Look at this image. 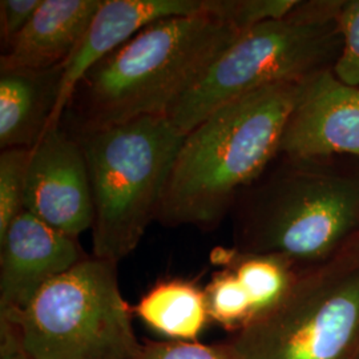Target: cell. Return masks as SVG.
Listing matches in <instances>:
<instances>
[{
  "label": "cell",
  "mask_w": 359,
  "mask_h": 359,
  "mask_svg": "<svg viewBox=\"0 0 359 359\" xmlns=\"http://www.w3.org/2000/svg\"><path fill=\"white\" fill-rule=\"evenodd\" d=\"M133 311L154 330L176 341H194L209 320L205 292L179 278L156 283Z\"/></svg>",
  "instance_id": "obj_14"
},
{
  "label": "cell",
  "mask_w": 359,
  "mask_h": 359,
  "mask_svg": "<svg viewBox=\"0 0 359 359\" xmlns=\"http://www.w3.org/2000/svg\"><path fill=\"white\" fill-rule=\"evenodd\" d=\"M290 163L245 206L234 249L281 256L306 269L333 258L358 236L359 177Z\"/></svg>",
  "instance_id": "obj_5"
},
{
  "label": "cell",
  "mask_w": 359,
  "mask_h": 359,
  "mask_svg": "<svg viewBox=\"0 0 359 359\" xmlns=\"http://www.w3.org/2000/svg\"><path fill=\"white\" fill-rule=\"evenodd\" d=\"M32 148H10L0 154V237L26 210L27 173Z\"/></svg>",
  "instance_id": "obj_17"
},
{
  "label": "cell",
  "mask_w": 359,
  "mask_h": 359,
  "mask_svg": "<svg viewBox=\"0 0 359 359\" xmlns=\"http://www.w3.org/2000/svg\"><path fill=\"white\" fill-rule=\"evenodd\" d=\"M0 318L15 321L39 292L87 258L77 238L28 210L0 237Z\"/></svg>",
  "instance_id": "obj_9"
},
{
  "label": "cell",
  "mask_w": 359,
  "mask_h": 359,
  "mask_svg": "<svg viewBox=\"0 0 359 359\" xmlns=\"http://www.w3.org/2000/svg\"><path fill=\"white\" fill-rule=\"evenodd\" d=\"M41 0H1L0 1V38L6 51L15 38L26 28Z\"/></svg>",
  "instance_id": "obj_20"
},
{
  "label": "cell",
  "mask_w": 359,
  "mask_h": 359,
  "mask_svg": "<svg viewBox=\"0 0 359 359\" xmlns=\"http://www.w3.org/2000/svg\"><path fill=\"white\" fill-rule=\"evenodd\" d=\"M185 136L167 115H157L76 139L92 191L93 257L117 264L140 244Z\"/></svg>",
  "instance_id": "obj_4"
},
{
  "label": "cell",
  "mask_w": 359,
  "mask_h": 359,
  "mask_svg": "<svg viewBox=\"0 0 359 359\" xmlns=\"http://www.w3.org/2000/svg\"><path fill=\"white\" fill-rule=\"evenodd\" d=\"M0 359H32L27 353L18 326L0 320Z\"/></svg>",
  "instance_id": "obj_21"
},
{
  "label": "cell",
  "mask_w": 359,
  "mask_h": 359,
  "mask_svg": "<svg viewBox=\"0 0 359 359\" xmlns=\"http://www.w3.org/2000/svg\"><path fill=\"white\" fill-rule=\"evenodd\" d=\"M213 6L215 0H103L76 51L62 65L59 97L48 129L60 126L77 84L105 56L154 22L209 13Z\"/></svg>",
  "instance_id": "obj_11"
},
{
  "label": "cell",
  "mask_w": 359,
  "mask_h": 359,
  "mask_svg": "<svg viewBox=\"0 0 359 359\" xmlns=\"http://www.w3.org/2000/svg\"><path fill=\"white\" fill-rule=\"evenodd\" d=\"M117 264L87 257L47 283L15 320L32 359H137L142 345ZM1 320V318H0Z\"/></svg>",
  "instance_id": "obj_7"
},
{
  "label": "cell",
  "mask_w": 359,
  "mask_h": 359,
  "mask_svg": "<svg viewBox=\"0 0 359 359\" xmlns=\"http://www.w3.org/2000/svg\"><path fill=\"white\" fill-rule=\"evenodd\" d=\"M137 359H241L229 342L204 345L196 341L148 342Z\"/></svg>",
  "instance_id": "obj_19"
},
{
  "label": "cell",
  "mask_w": 359,
  "mask_h": 359,
  "mask_svg": "<svg viewBox=\"0 0 359 359\" xmlns=\"http://www.w3.org/2000/svg\"><path fill=\"white\" fill-rule=\"evenodd\" d=\"M339 0L298 1L292 11L244 31L222 52L168 117L188 135L225 104L286 81L333 68L342 38Z\"/></svg>",
  "instance_id": "obj_3"
},
{
  "label": "cell",
  "mask_w": 359,
  "mask_h": 359,
  "mask_svg": "<svg viewBox=\"0 0 359 359\" xmlns=\"http://www.w3.org/2000/svg\"><path fill=\"white\" fill-rule=\"evenodd\" d=\"M338 25L342 50L333 72L347 86L359 88V0H342Z\"/></svg>",
  "instance_id": "obj_18"
},
{
  "label": "cell",
  "mask_w": 359,
  "mask_h": 359,
  "mask_svg": "<svg viewBox=\"0 0 359 359\" xmlns=\"http://www.w3.org/2000/svg\"><path fill=\"white\" fill-rule=\"evenodd\" d=\"M229 344L241 359H357L358 238L301 270L287 294Z\"/></svg>",
  "instance_id": "obj_6"
},
{
  "label": "cell",
  "mask_w": 359,
  "mask_h": 359,
  "mask_svg": "<svg viewBox=\"0 0 359 359\" xmlns=\"http://www.w3.org/2000/svg\"><path fill=\"white\" fill-rule=\"evenodd\" d=\"M63 68L0 71V148H34L47 132Z\"/></svg>",
  "instance_id": "obj_13"
},
{
  "label": "cell",
  "mask_w": 359,
  "mask_h": 359,
  "mask_svg": "<svg viewBox=\"0 0 359 359\" xmlns=\"http://www.w3.org/2000/svg\"><path fill=\"white\" fill-rule=\"evenodd\" d=\"M25 206L74 238L92 229L95 210L86 156L79 140L60 126L48 129L32 148Z\"/></svg>",
  "instance_id": "obj_8"
},
{
  "label": "cell",
  "mask_w": 359,
  "mask_h": 359,
  "mask_svg": "<svg viewBox=\"0 0 359 359\" xmlns=\"http://www.w3.org/2000/svg\"><path fill=\"white\" fill-rule=\"evenodd\" d=\"M215 264L231 270L249 295L255 318L274 308L292 289L302 268L276 255L243 253L236 249H217Z\"/></svg>",
  "instance_id": "obj_15"
},
{
  "label": "cell",
  "mask_w": 359,
  "mask_h": 359,
  "mask_svg": "<svg viewBox=\"0 0 359 359\" xmlns=\"http://www.w3.org/2000/svg\"><path fill=\"white\" fill-rule=\"evenodd\" d=\"M357 238H358V240H359V234H358V236H357Z\"/></svg>",
  "instance_id": "obj_22"
},
{
  "label": "cell",
  "mask_w": 359,
  "mask_h": 359,
  "mask_svg": "<svg viewBox=\"0 0 359 359\" xmlns=\"http://www.w3.org/2000/svg\"><path fill=\"white\" fill-rule=\"evenodd\" d=\"M280 154L313 161L332 154L359 157V88L322 69L302 81L283 132Z\"/></svg>",
  "instance_id": "obj_10"
},
{
  "label": "cell",
  "mask_w": 359,
  "mask_h": 359,
  "mask_svg": "<svg viewBox=\"0 0 359 359\" xmlns=\"http://www.w3.org/2000/svg\"><path fill=\"white\" fill-rule=\"evenodd\" d=\"M103 0H41L26 28L0 57V71H46L76 51Z\"/></svg>",
  "instance_id": "obj_12"
},
{
  "label": "cell",
  "mask_w": 359,
  "mask_h": 359,
  "mask_svg": "<svg viewBox=\"0 0 359 359\" xmlns=\"http://www.w3.org/2000/svg\"><path fill=\"white\" fill-rule=\"evenodd\" d=\"M304 80L246 93L193 128L175 158L156 219L168 226H217L240 191L280 154Z\"/></svg>",
  "instance_id": "obj_2"
},
{
  "label": "cell",
  "mask_w": 359,
  "mask_h": 359,
  "mask_svg": "<svg viewBox=\"0 0 359 359\" xmlns=\"http://www.w3.org/2000/svg\"><path fill=\"white\" fill-rule=\"evenodd\" d=\"M357 359H359V353H358V357H357Z\"/></svg>",
  "instance_id": "obj_23"
},
{
  "label": "cell",
  "mask_w": 359,
  "mask_h": 359,
  "mask_svg": "<svg viewBox=\"0 0 359 359\" xmlns=\"http://www.w3.org/2000/svg\"><path fill=\"white\" fill-rule=\"evenodd\" d=\"M204 292L209 320L217 322L224 329L237 333L253 321L252 301L231 270H218Z\"/></svg>",
  "instance_id": "obj_16"
},
{
  "label": "cell",
  "mask_w": 359,
  "mask_h": 359,
  "mask_svg": "<svg viewBox=\"0 0 359 359\" xmlns=\"http://www.w3.org/2000/svg\"><path fill=\"white\" fill-rule=\"evenodd\" d=\"M245 29L217 13L161 19L105 56L77 84L60 127L79 139L168 115Z\"/></svg>",
  "instance_id": "obj_1"
}]
</instances>
